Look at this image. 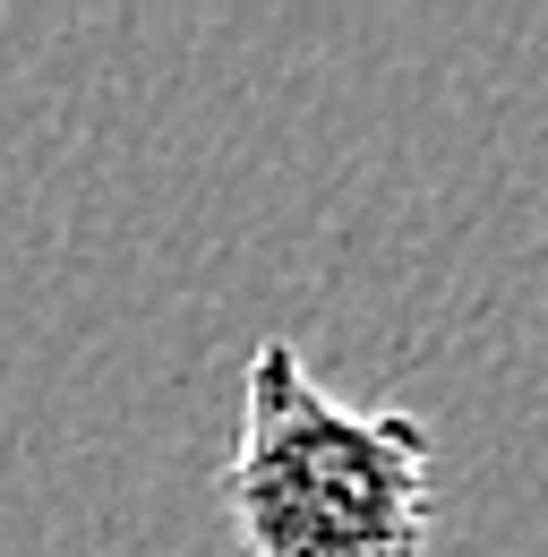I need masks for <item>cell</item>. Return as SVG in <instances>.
<instances>
[{
    "label": "cell",
    "instance_id": "1",
    "mask_svg": "<svg viewBox=\"0 0 548 557\" xmlns=\"http://www.w3.org/2000/svg\"><path fill=\"white\" fill-rule=\"evenodd\" d=\"M223 515L240 557H428L437 437L420 412L342 404L300 344L266 335L240 377Z\"/></svg>",
    "mask_w": 548,
    "mask_h": 557
}]
</instances>
